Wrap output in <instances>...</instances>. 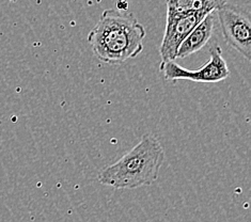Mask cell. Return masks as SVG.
Wrapping results in <instances>:
<instances>
[{"instance_id": "cell-6", "label": "cell", "mask_w": 251, "mask_h": 222, "mask_svg": "<svg viewBox=\"0 0 251 222\" xmlns=\"http://www.w3.org/2000/svg\"><path fill=\"white\" fill-rule=\"evenodd\" d=\"M215 12V11H214ZM214 12L206 14L197 24L189 34L182 42L177 49L176 59L187 58L193 53L201 50L212 38L215 26Z\"/></svg>"}, {"instance_id": "cell-3", "label": "cell", "mask_w": 251, "mask_h": 222, "mask_svg": "<svg viewBox=\"0 0 251 222\" xmlns=\"http://www.w3.org/2000/svg\"><path fill=\"white\" fill-rule=\"evenodd\" d=\"M226 43L246 59H251V16L250 12L240 5L226 2L217 10Z\"/></svg>"}, {"instance_id": "cell-7", "label": "cell", "mask_w": 251, "mask_h": 222, "mask_svg": "<svg viewBox=\"0 0 251 222\" xmlns=\"http://www.w3.org/2000/svg\"><path fill=\"white\" fill-rule=\"evenodd\" d=\"M226 0H166L167 11L186 13L199 12L208 14L225 4Z\"/></svg>"}, {"instance_id": "cell-2", "label": "cell", "mask_w": 251, "mask_h": 222, "mask_svg": "<svg viewBox=\"0 0 251 222\" xmlns=\"http://www.w3.org/2000/svg\"><path fill=\"white\" fill-rule=\"evenodd\" d=\"M165 157V149L157 138L146 134L129 152L99 173V182L115 189L151 186L157 181Z\"/></svg>"}, {"instance_id": "cell-8", "label": "cell", "mask_w": 251, "mask_h": 222, "mask_svg": "<svg viewBox=\"0 0 251 222\" xmlns=\"http://www.w3.org/2000/svg\"><path fill=\"white\" fill-rule=\"evenodd\" d=\"M117 8L118 10H122V11H126L128 8V2L126 0H118L117 1Z\"/></svg>"}, {"instance_id": "cell-4", "label": "cell", "mask_w": 251, "mask_h": 222, "mask_svg": "<svg viewBox=\"0 0 251 222\" xmlns=\"http://www.w3.org/2000/svg\"><path fill=\"white\" fill-rule=\"evenodd\" d=\"M160 72H163L167 80H190L201 83H216L226 79L230 76V70L223 56V49L214 45L210 50V60L196 71L181 67L175 60L161 62Z\"/></svg>"}, {"instance_id": "cell-5", "label": "cell", "mask_w": 251, "mask_h": 222, "mask_svg": "<svg viewBox=\"0 0 251 222\" xmlns=\"http://www.w3.org/2000/svg\"><path fill=\"white\" fill-rule=\"evenodd\" d=\"M205 15L199 12L178 13L167 11L166 29L159 47L161 62L176 59L177 49L181 43Z\"/></svg>"}, {"instance_id": "cell-1", "label": "cell", "mask_w": 251, "mask_h": 222, "mask_svg": "<svg viewBox=\"0 0 251 222\" xmlns=\"http://www.w3.org/2000/svg\"><path fill=\"white\" fill-rule=\"evenodd\" d=\"M147 31L133 13L108 9L88 34V42L100 61L121 65L143 50Z\"/></svg>"}]
</instances>
